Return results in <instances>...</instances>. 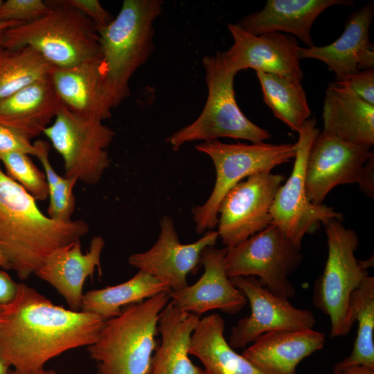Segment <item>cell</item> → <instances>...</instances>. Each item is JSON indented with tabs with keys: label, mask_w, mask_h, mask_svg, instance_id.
<instances>
[{
	"label": "cell",
	"mask_w": 374,
	"mask_h": 374,
	"mask_svg": "<svg viewBox=\"0 0 374 374\" xmlns=\"http://www.w3.org/2000/svg\"><path fill=\"white\" fill-rule=\"evenodd\" d=\"M328 374H348L345 371H341V372H333L332 373H328Z\"/></svg>",
	"instance_id": "45"
},
{
	"label": "cell",
	"mask_w": 374,
	"mask_h": 374,
	"mask_svg": "<svg viewBox=\"0 0 374 374\" xmlns=\"http://www.w3.org/2000/svg\"><path fill=\"white\" fill-rule=\"evenodd\" d=\"M371 148L319 132L309 150L305 173L307 196L314 204H323L335 186L359 184L366 162L373 156Z\"/></svg>",
	"instance_id": "14"
},
{
	"label": "cell",
	"mask_w": 374,
	"mask_h": 374,
	"mask_svg": "<svg viewBox=\"0 0 374 374\" xmlns=\"http://www.w3.org/2000/svg\"><path fill=\"white\" fill-rule=\"evenodd\" d=\"M319 132L314 118H309L299 131L292 173L279 187L270 210L271 224L299 247L305 234L314 233L321 224L325 225L333 219L342 221L344 218L332 207L314 204L307 196L305 185L307 158L310 146Z\"/></svg>",
	"instance_id": "11"
},
{
	"label": "cell",
	"mask_w": 374,
	"mask_h": 374,
	"mask_svg": "<svg viewBox=\"0 0 374 374\" xmlns=\"http://www.w3.org/2000/svg\"><path fill=\"white\" fill-rule=\"evenodd\" d=\"M347 82L360 98L374 106V69L359 71Z\"/></svg>",
	"instance_id": "36"
},
{
	"label": "cell",
	"mask_w": 374,
	"mask_h": 374,
	"mask_svg": "<svg viewBox=\"0 0 374 374\" xmlns=\"http://www.w3.org/2000/svg\"><path fill=\"white\" fill-rule=\"evenodd\" d=\"M65 1L89 18L96 24L97 30L106 26L114 19L98 0H65Z\"/></svg>",
	"instance_id": "35"
},
{
	"label": "cell",
	"mask_w": 374,
	"mask_h": 374,
	"mask_svg": "<svg viewBox=\"0 0 374 374\" xmlns=\"http://www.w3.org/2000/svg\"><path fill=\"white\" fill-rule=\"evenodd\" d=\"M77 181L75 178L64 176L59 183L49 190L47 215L50 218L59 222L71 220L75 207L73 190Z\"/></svg>",
	"instance_id": "32"
},
{
	"label": "cell",
	"mask_w": 374,
	"mask_h": 374,
	"mask_svg": "<svg viewBox=\"0 0 374 374\" xmlns=\"http://www.w3.org/2000/svg\"><path fill=\"white\" fill-rule=\"evenodd\" d=\"M285 177L271 172L252 175L231 188L217 212V233L226 249L271 224V207Z\"/></svg>",
	"instance_id": "12"
},
{
	"label": "cell",
	"mask_w": 374,
	"mask_h": 374,
	"mask_svg": "<svg viewBox=\"0 0 374 374\" xmlns=\"http://www.w3.org/2000/svg\"><path fill=\"white\" fill-rule=\"evenodd\" d=\"M170 291L128 305L105 321L96 341L87 347L98 374H150L158 317L170 300Z\"/></svg>",
	"instance_id": "4"
},
{
	"label": "cell",
	"mask_w": 374,
	"mask_h": 374,
	"mask_svg": "<svg viewBox=\"0 0 374 374\" xmlns=\"http://www.w3.org/2000/svg\"><path fill=\"white\" fill-rule=\"evenodd\" d=\"M227 27L233 44L221 55L232 71L252 69L301 82L303 72L296 37L281 33L253 35L236 24H229Z\"/></svg>",
	"instance_id": "16"
},
{
	"label": "cell",
	"mask_w": 374,
	"mask_h": 374,
	"mask_svg": "<svg viewBox=\"0 0 374 374\" xmlns=\"http://www.w3.org/2000/svg\"><path fill=\"white\" fill-rule=\"evenodd\" d=\"M54 67L30 46H0V101L50 74Z\"/></svg>",
	"instance_id": "30"
},
{
	"label": "cell",
	"mask_w": 374,
	"mask_h": 374,
	"mask_svg": "<svg viewBox=\"0 0 374 374\" xmlns=\"http://www.w3.org/2000/svg\"><path fill=\"white\" fill-rule=\"evenodd\" d=\"M343 371L346 372L348 374H374V368L357 366L348 368Z\"/></svg>",
	"instance_id": "41"
},
{
	"label": "cell",
	"mask_w": 374,
	"mask_h": 374,
	"mask_svg": "<svg viewBox=\"0 0 374 374\" xmlns=\"http://www.w3.org/2000/svg\"><path fill=\"white\" fill-rule=\"evenodd\" d=\"M49 75L0 101L1 125L30 140L44 132L63 106Z\"/></svg>",
	"instance_id": "24"
},
{
	"label": "cell",
	"mask_w": 374,
	"mask_h": 374,
	"mask_svg": "<svg viewBox=\"0 0 374 374\" xmlns=\"http://www.w3.org/2000/svg\"><path fill=\"white\" fill-rule=\"evenodd\" d=\"M224 323L217 313L199 319L190 337L189 355L201 361L206 374H262L226 341Z\"/></svg>",
	"instance_id": "26"
},
{
	"label": "cell",
	"mask_w": 374,
	"mask_h": 374,
	"mask_svg": "<svg viewBox=\"0 0 374 374\" xmlns=\"http://www.w3.org/2000/svg\"><path fill=\"white\" fill-rule=\"evenodd\" d=\"M43 134L62 156L64 177L95 185L110 166L107 148L115 132L103 121L79 116L62 106Z\"/></svg>",
	"instance_id": "10"
},
{
	"label": "cell",
	"mask_w": 374,
	"mask_h": 374,
	"mask_svg": "<svg viewBox=\"0 0 374 374\" xmlns=\"http://www.w3.org/2000/svg\"><path fill=\"white\" fill-rule=\"evenodd\" d=\"M359 188L367 196L374 197V155L365 163L364 172L359 184Z\"/></svg>",
	"instance_id": "39"
},
{
	"label": "cell",
	"mask_w": 374,
	"mask_h": 374,
	"mask_svg": "<svg viewBox=\"0 0 374 374\" xmlns=\"http://www.w3.org/2000/svg\"><path fill=\"white\" fill-rule=\"evenodd\" d=\"M171 290L168 285L143 271L116 285L93 290L84 294L80 310L98 315L104 320L118 316L124 307L143 301Z\"/></svg>",
	"instance_id": "27"
},
{
	"label": "cell",
	"mask_w": 374,
	"mask_h": 374,
	"mask_svg": "<svg viewBox=\"0 0 374 374\" xmlns=\"http://www.w3.org/2000/svg\"><path fill=\"white\" fill-rule=\"evenodd\" d=\"M21 152L35 155V149L31 140L15 130L0 124V161L6 154Z\"/></svg>",
	"instance_id": "34"
},
{
	"label": "cell",
	"mask_w": 374,
	"mask_h": 374,
	"mask_svg": "<svg viewBox=\"0 0 374 374\" xmlns=\"http://www.w3.org/2000/svg\"><path fill=\"white\" fill-rule=\"evenodd\" d=\"M373 15L374 5L369 2L350 16L344 32L332 43L323 46H299V59L323 62L335 75L336 82H346L359 71L373 69V44L369 41Z\"/></svg>",
	"instance_id": "18"
},
{
	"label": "cell",
	"mask_w": 374,
	"mask_h": 374,
	"mask_svg": "<svg viewBox=\"0 0 374 374\" xmlns=\"http://www.w3.org/2000/svg\"><path fill=\"white\" fill-rule=\"evenodd\" d=\"M265 104L274 116L299 132L311 111L300 82L277 75L256 71Z\"/></svg>",
	"instance_id": "29"
},
{
	"label": "cell",
	"mask_w": 374,
	"mask_h": 374,
	"mask_svg": "<svg viewBox=\"0 0 374 374\" xmlns=\"http://www.w3.org/2000/svg\"><path fill=\"white\" fill-rule=\"evenodd\" d=\"M226 251L214 246L204 249L201 265L204 271L199 279L192 285L170 292V302L177 308L199 316L216 309L230 314L243 309L247 299L226 274Z\"/></svg>",
	"instance_id": "17"
},
{
	"label": "cell",
	"mask_w": 374,
	"mask_h": 374,
	"mask_svg": "<svg viewBox=\"0 0 374 374\" xmlns=\"http://www.w3.org/2000/svg\"><path fill=\"white\" fill-rule=\"evenodd\" d=\"M230 280L244 294L251 307L249 316L240 319L231 329L229 344L233 349L245 347L269 331L314 327L317 321L311 310L295 308L288 299L262 286L257 278L238 276Z\"/></svg>",
	"instance_id": "13"
},
{
	"label": "cell",
	"mask_w": 374,
	"mask_h": 374,
	"mask_svg": "<svg viewBox=\"0 0 374 374\" xmlns=\"http://www.w3.org/2000/svg\"><path fill=\"white\" fill-rule=\"evenodd\" d=\"M42 17L2 33L4 48L30 46L55 68H68L100 55L96 24L65 0L47 1Z\"/></svg>",
	"instance_id": "5"
},
{
	"label": "cell",
	"mask_w": 374,
	"mask_h": 374,
	"mask_svg": "<svg viewBox=\"0 0 374 374\" xmlns=\"http://www.w3.org/2000/svg\"><path fill=\"white\" fill-rule=\"evenodd\" d=\"M19 283L0 267V308L10 304L15 299Z\"/></svg>",
	"instance_id": "38"
},
{
	"label": "cell",
	"mask_w": 374,
	"mask_h": 374,
	"mask_svg": "<svg viewBox=\"0 0 374 374\" xmlns=\"http://www.w3.org/2000/svg\"><path fill=\"white\" fill-rule=\"evenodd\" d=\"M105 241L100 235L92 238L89 251H82L80 240L54 251L34 274L53 286L65 299L70 309L80 310L84 283L100 268V256Z\"/></svg>",
	"instance_id": "20"
},
{
	"label": "cell",
	"mask_w": 374,
	"mask_h": 374,
	"mask_svg": "<svg viewBox=\"0 0 374 374\" xmlns=\"http://www.w3.org/2000/svg\"><path fill=\"white\" fill-rule=\"evenodd\" d=\"M159 226L155 244L146 251L132 254L128 262L166 283L172 291H177L188 285V274L195 273L201 265L202 251L216 244L218 233L208 230L198 240L182 244L170 217H163Z\"/></svg>",
	"instance_id": "15"
},
{
	"label": "cell",
	"mask_w": 374,
	"mask_h": 374,
	"mask_svg": "<svg viewBox=\"0 0 374 374\" xmlns=\"http://www.w3.org/2000/svg\"><path fill=\"white\" fill-rule=\"evenodd\" d=\"M82 220L59 222L44 215L36 200L0 167V249L10 269L28 278L56 249L89 232Z\"/></svg>",
	"instance_id": "2"
},
{
	"label": "cell",
	"mask_w": 374,
	"mask_h": 374,
	"mask_svg": "<svg viewBox=\"0 0 374 374\" xmlns=\"http://www.w3.org/2000/svg\"><path fill=\"white\" fill-rule=\"evenodd\" d=\"M10 368L0 358V374H9Z\"/></svg>",
	"instance_id": "44"
},
{
	"label": "cell",
	"mask_w": 374,
	"mask_h": 374,
	"mask_svg": "<svg viewBox=\"0 0 374 374\" xmlns=\"http://www.w3.org/2000/svg\"><path fill=\"white\" fill-rule=\"evenodd\" d=\"M9 374H58L53 369H46L44 368L27 371H21L15 369H10Z\"/></svg>",
	"instance_id": "40"
},
{
	"label": "cell",
	"mask_w": 374,
	"mask_h": 374,
	"mask_svg": "<svg viewBox=\"0 0 374 374\" xmlns=\"http://www.w3.org/2000/svg\"><path fill=\"white\" fill-rule=\"evenodd\" d=\"M163 3L161 0H124L117 16L98 28L106 89L113 108L130 96V79L154 51V24Z\"/></svg>",
	"instance_id": "3"
},
{
	"label": "cell",
	"mask_w": 374,
	"mask_h": 374,
	"mask_svg": "<svg viewBox=\"0 0 374 374\" xmlns=\"http://www.w3.org/2000/svg\"><path fill=\"white\" fill-rule=\"evenodd\" d=\"M324 333L313 329L265 332L241 354L262 374H296L304 358L321 350Z\"/></svg>",
	"instance_id": "21"
},
{
	"label": "cell",
	"mask_w": 374,
	"mask_h": 374,
	"mask_svg": "<svg viewBox=\"0 0 374 374\" xmlns=\"http://www.w3.org/2000/svg\"><path fill=\"white\" fill-rule=\"evenodd\" d=\"M208 89L206 104L192 123L170 135L166 142L177 151L186 143L219 138L243 139L252 143L264 142L270 133L251 122L240 110L233 88L236 72L224 63L221 52L202 58Z\"/></svg>",
	"instance_id": "6"
},
{
	"label": "cell",
	"mask_w": 374,
	"mask_h": 374,
	"mask_svg": "<svg viewBox=\"0 0 374 374\" xmlns=\"http://www.w3.org/2000/svg\"><path fill=\"white\" fill-rule=\"evenodd\" d=\"M200 316L177 308L171 302L160 312L157 332L161 342L152 357L150 374H206L188 357L191 335Z\"/></svg>",
	"instance_id": "25"
},
{
	"label": "cell",
	"mask_w": 374,
	"mask_h": 374,
	"mask_svg": "<svg viewBox=\"0 0 374 374\" xmlns=\"http://www.w3.org/2000/svg\"><path fill=\"white\" fill-rule=\"evenodd\" d=\"M323 132L345 141L371 148L374 144V106L360 98L348 82H330L323 105Z\"/></svg>",
	"instance_id": "23"
},
{
	"label": "cell",
	"mask_w": 374,
	"mask_h": 374,
	"mask_svg": "<svg viewBox=\"0 0 374 374\" xmlns=\"http://www.w3.org/2000/svg\"><path fill=\"white\" fill-rule=\"evenodd\" d=\"M195 149L208 155L215 169V181L208 199L192 209L197 233L213 230L217 224L220 204L226 193L248 177L271 172L296 156V143H224L219 140L203 141Z\"/></svg>",
	"instance_id": "8"
},
{
	"label": "cell",
	"mask_w": 374,
	"mask_h": 374,
	"mask_svg": "<svg viewBox=\"0 0 374 374\" xmlns=\"http://www.w3.org/2000/svg\"><path fill=\"white\" fill-rule=\"evenodd\" d=\"M35 149V155L42 165L44 175L48 182V190L53 188L62 179V176L59 175L53 169L49 160L50 145L47 141L37 140L33 143Z\"/></svg>",
	"instance_id": "37"
},
{
	"label": "cell",
	"mask_w": 374,
	"mask_h": 374,
	"mask_svg": "<svg viewBox=\"0 0 374 374\" xmlns=\"http://www.w3.org/2000/svg\"><path fill=\"white\" fill-rule=\"evenodd\" d=\"M3 1L0 0V6L2 4Z\"/></svg>",
	"instance_id": "47"
},
{
	"label": "cell",
	"mask_w": 374,
	"mask_h": 374,
	"mask_svg": "<svg viewBox=\"0 0 374 374\" xmlns=\"http://www.w3.org/2000/svg\"><path fill=\"white\" fill-rule=\"evenodd\" d=\"M348 308L352 323H358L357 334L350 355L336 364L333 372L357 366L374 368L373 276H366L352 292Z\"/></svg>",
	"instance_id": "28"
},
{
	"label": "cell",
	"mask_w": 374,
	"mask_h": 374,
	"mask_svg": "<svg viewBox=\"0 0 374 374\" xmlns=\"http://www.w3.org/2000/svg\"><path fill=\"white\" fill-rule=\"evenodd\" d=\"M326 226L328 256L322 274L316 280L312 294L314 305L329 317L330 337H340L353 326L348 303L352 292L368 276V268L373 258L358 260L355 251L359 238L341 220L333 219Z\"/></svg>",
	"instance_id": "7"
},
{
	"label": "cell",
	"mask_w": 374,
	"mask_h": 374,
	"mask_svg": "<svg viewBox=\"0 0 374 374\" xmlns=\"http://www.w3.org/2000/svg\"><path fill=\"white\" fill-rule=\"evenodd\" d=\"M1 161L6 174L25 189L35 200L48 198V185L44 172L34 164L29 155L12 152L3 156Z\"/></svg>",
	"instance_id": "31"
},
{
	"label": "cell",
	"mask_w": 374,
	"mask_h": 374,
	"mask_svg": "<svg viewBox=\"0 0 374 374\" xmlns=\"http://www.w3.org/2000/svg\"><path fill=\"white\" fill-rule=\"evenodd\" d=\"M274 225L227 249L224 263L227 276H254L273 294L287 299L296 294L289 276L298 268L303 255Z\"/></svg>",
	"instance_id": "9"
},
{
	"label": "cell",
	"mask_w": 374,
	"mask_h": 374,
	"mask_svg": "<svg viewBox=\"0 0 374 374\" xmlns=\"http://www.w3.org/2000/svg\"><path fill=\"white\" fill-rule=\"evenodd\" d=\"M51 10L47 1L42 0H7L0 6V21H34Z\"/></svg>",
	"instance_id": "33"
},
{
	"label": "cell",
	"mask_w": 374,
	"mask_h": 374,
	"mask_svg": "<svg viewBox=\"0 0 374 374\" xmlns=\"http://www.w3.org/2000/svg\"><path fill=\"white\" fill-rule=\"evenodd\" d=\"M49 76L62 105L71 112L100 121L111 117L100 54L71 67H54Z\"/></svg>",
	"instance_id": "19"
},
{
	"label": "cell",
	"mask_w": 374,
	"mask_h": 374,
	"mask_svg": "<svg viewBox=\"0 0 374 374\" xmlns=\"http://www.w3.org/2000/svg\"><path fill=\"white\" fill-rule=\"evenodd\" d=\"M0 267L4 269H10V265L6 256H4V254L3 253L1 249H0Z\"/></svg>",
	"instance_id": "43"
},
{
	"label": "cell",
	"mask_w": 374,
	"mask_h": 374,
	"mask_svg": "<svg viewBox=\"0 0 374 374\" xmlns=\"http://www.w3.org/2000/svg\"><path fill=\"white\" fill-rule=\"evenodd\" d=\"M350 4L345 0H267L261 10L247 15L236 24L253 35L285 32L311 47V28L317 18L330 6Z\"/></svg>",
	"instance_id": "22"
},
{
	"label": "cell",
	"mask_w": 374,
	"mask_h": 374,
	"mask_svg": "<svg viewBox=\"0 0 374 374\" xmlns=\"http://www.w3.org/2000/svg\"><path fill=\"white\" fill-rule=\"evenodd\" d=\"M105 321L95 314L57 305L19 283L14 301L0 308V358L17 371L44 368L67 350L93 344Z\"/></svg>",
	"instance_id": "1"
},
{
	"label": "cell",
	"mask_w": 374,
	"mask_h": 374,
	"mask_svg": "<svg viewBox=\"0 0 374 374\" xmlns=\"http://www.w3.org/2000/svg\"><path fill=\"white\" fill-rule=\"evenodd\" d=\"M2 33H0V46H1V44Z\"/></svg>",
	"instance_id": "46"
},
{
	"label": "cell",
	"mask_w": 374,
	"mask_h": 374,
	"mask_svg": "<svg viewBox=\"0 0 374 374\" xmlns=\"http://www.w3.org/2000/svg\"><path fill=\"white\" fill-rule=\"evenodd\" d=\"M23 23L21 22H4V21H0V33H3L5 30H6L8 28L19 26L22 24Z\"/></svg>",
	"instance_id": "42"
}]
</instances>
